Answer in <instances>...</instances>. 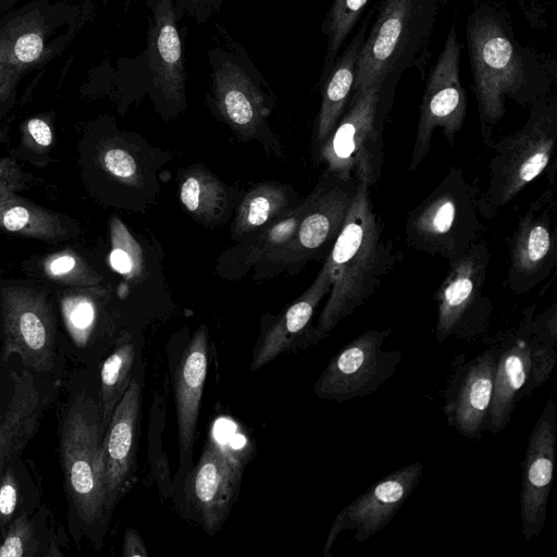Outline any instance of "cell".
<instances>
[{
  "mask_svg": "<svg viewBox=\"0 0 557 557\" xmlns=\"http://www.w3.org/2000/svg\"><path fill=\"white\" fill-rule=\"evenodd\" d=\"M479 195L461 169L450 168L432 193L408 212L407 244L418 251L440 256L448 264L455 262L482 234Z\"/></svg>",
  "mask_w": 557,
  "mask_h": 557,
  "instance_id": "cell-4",
  "label": "cell"
},
{
  "mask_svg": "<svg viewBox=\"0 0 557 557\" xmlns=\"http://www.w3.org/2000/svg\"><path fill=\"white\" fill-rule=\"evenodd\" d=\"M497 347L488 348L459 367L444 392L448 424L467 438L481 437L487 423L494 389Z\"/></svg>",
  "mask_w": 557,
  "mask_h": 557,
  "instance_id": "cell-17",
  "label": "cell"
},
{
  "mask_svg": "<svg viewBox=\"0 0 557 557\" xmlns=\"http://www.w3.org/2000/svg\"><path fill=\"white\" fill-rule=\"evenodd\" d=\"M423 466L419 461L407 465L371 485L363 494L345 506L336 516L324 545V557L338 535L354 530L352 541L364 543L384 529L395 517L418 485Z\"/></svg>",
  "mask_w": 557,
  "mask_h": 557,
  "instance_id": "cell-14",
  "label": "cell"
},
{
  "mask_svg": "<svg viewBox=\"0 0 557 557\" xmlns=\"http://www.w3.org/2000/svg\"><path fill=\"white\" fill-rule=\"evenodd\" d=\"M398 257L373 209L369 187L358 183L342 228L324 261L332 285L315 329L321 339L376 293Z\"/></svg>",
  "mask_w": 557,
  "mask_h": 557,
  "instance_id": "cell-2",
  "label": "cell"
},
{
  "mask_svg": "<svg viewBox=\"0 0 557 557\" xmlns=\"http://www.w3.org/2000/svg\"><path fill=\"white\" fill-rule=\"evenodd\" d=\"M53 143L50 125L42 119L27 121L18 147L12 152L13 158L28 160L33 164L45 165L51 161L49 157Z\"/></svg>",
  "mask_w": 557,
  "mask_h": 557,
  "instance_id": "cell-36",
  "label": "cell"
},
{
  "mask_svg": "<svg viewBox=\"0 0 557 557\" xmlns=\"http://www.w3.org/2000/svg\"><path fill=\"white\" fill-rule=\"evenodd\" d=\"M17 504V483L14 472L7 468L0 479V522L10 520Z\"/></svg>",
  "mask_w": 557,
  "mask_h": 557,
  "instance_id": "cell-40",
  "label": "cell"
},
{
  "mask_svg": "<svg viewBox=\"0 0 557 557\" xmlns=\"http://www.w3.org/2000/svg\"><path fill=\"white\" fill-rule=\"evenodd\" d=\"M99 164L111 177L128 185L140 178L138 163L134 156L117 144H104L98 153Z\"/></svg>",
  "mask_w": 557,
  "mask_h": 557,
  "instance_id": "cell-38",
  "label": "cell"
},
{
  "mask_svg": "<svg viewBox=\"0 0 557 557\" xmlns=\"http://www.w3.org/2000/svg\"><path fill=\"white\" fill-rule=\"evenodd\" d=\"M491 260L488 246L474 243L449 270L437 289V318L434 335L438 342L454 336L473 341L490 326L493 306L483 293Z\"/></svg>",
  "mask_w": 557,
  "mask_h": 557,
  "instance_id": "cell-9",
  "label": "cell"
},
{
  "mask_svg": "<svg viewBox=\"0 0 557 557\" xmlns=\"http://www.w3.org/2000/svg\"><path fill=\"white\" fill-rule=\"evenodd\" d=\"M46 407V399L29 372L14 383L10 403L0 421V479L9 461L34 436Z\"/></svg>",
  "mask_w": 557,
  "mask_h": 557,
  "instance_id": "cell-25",
  "label": "cell"
},
{
  "mask_svg": "<svg viewBox=\"0 0 557 557\" xmlns=\"http://www.w3.org/2000/svg\"><path fill=\"white\" fill-rule=\"evenodd\" d=\"M466 41L484 136L505 114L507 98L527 106L548 95L549 71L531 49L519 44L499 12L490 8L472 12Z\"/></svg>",
  "mask_w": 557,
  "mask_h": 557,
  "instance_id": "cell-1",
  "label": "cell"
},
{
  "mask_svg": "<svg viewBox=\"0 0 557 557\" xmlns=\"http://www.w3.org/2000/svg\"><path fill=\"white\" fill-rule=\"evenodd\" d=\"M460 55L461 45L453 23L444 48L426 78L409 163L410 171H414L429 153L435 128L440 127L453 146L456 134L463 125L467 96L460 78Z\"/></svg>",
  "mask_w": 557,
  "mask_h": 557,
  "instance_id": "cell-11",
  "label": "cell"
},
{
  "mask_svg": "<svg viewBox=\"0 0 557 557\" xmlns=\"http://www.w3.org/2000/svg\"><path fill=\"white\" fill-rule=\"evenodd\" d=\"M529 343L532 358V384L534 389L543 385L552 374L557 359V304L532 315L529 323Z\"/></svg>",
  "mask_w": 557,
  "mask_h": 557,
  "instance_id": "cell-32",
  "label": "cell"
},
{
  "mask_svg": "<svg viewBox=\"0 0 557 557\" xmlns=\"http://www.w3.org/2000/svg\"><path fill=\"white\" fill-rule=\"evenodd\" d=\"M140 405L141 388L138 381L133 379L102 436L107 513L111 512L135 481Z\"/></svg>",
  "mask_w": 557,
  "mask_h": 557,
  "instance_id": "cell-18",
  "label": "cell"
},
{
  "mask_svg": "<svg viewBox=\"0 0 557 557\" xmlns=\"http://www.w3.org/2000/svg\"><path fill=\"white\" fill-rule=\"evenodd\" d=\"M369 0H334L322 24L327 38L321 81L327 75L345 40L350 35Z\"/></svg>",
  "mask_w": 557,
  "mask_h": 557,
  "instance_id": "cell-34",
  "label": "cell"
},
{
  "mask_svg": "<svg viewBox=\"0 0 557 557\" xmlns=\"http://www.w3.org/2000/svg\"><path fill=\"white\" fill-rule=\"evenodd\" d=\"M556 445V406L549 398L529 436L523 459L520 517L525 541L539 536L546 522Z\"/></svg>",
  "mask_w": 557,
  "mask_h": 557,
  "instance_id": "cell-15",
  "label": "cell"
},
{
  "mask_svg": "<svg viewBox=\"0 0 557 557\" xmlns=\"http://www.w3.org/2000/svg\"><path fill=\"white\" fill-rule=\"evenodd\" d=\"M310 194L280 218L262 227L259 233L244 242L231 255L232 265L248 268L262 262L278 248L288 243L295 235L301 218L309 203Z\"/></svg>",
  "mask_w": 557,
  "mask_h": 557,
  "instance_id": "cell-29",
  "label": "cell"
},
{
  "mask_svg": "<svg viewBox=\"0 0 557 557\" xmlns=\"http://www.w3.org/2000/svg\"><path fill=\"white\" fill-rule=\"evenodd\" d=\"M358 183L325 173L310 193V203L293 238L262 262L265 265L299 271L320 257L335 242L351 206Z\"/></svg>",
  "mask_w": 557,
  "mask_h": 557,
  "instance_id": "cell-10",
  "label": "cell"
},
{
  "mask_svg": "<svg viewBox=\"0 0 557 557\" xmlns=\"http://www.w3.org/2000/svg\"><path fill=\"white\" fill-rule=\"evenodd\" d=\"M30 275L45 283L69 287H96L100 274L73 248L34 256L25 265Z\"/></svg>",
  "mask_w": 557,
  "mask_h": 557,
  "instance_id": "cell-28",
  "label": "cell"
},
{
  "mask_svg": "<svg viewBox=\"0 0 557 557\" xmlns=\"http://www.w3.org/2000/svg\"><path fill=\"white\" fill-rule=\"evenodd\" d=\"M444 0H380L373 24L359 50L352 91L373 84L395 86L407 69L421 78L428 47Z\"/></svg>",
  "mask_w": 557,
  "mask_h": 557,
  "instance_id": "cell-3",
  "label": "cell"
},
{
  "mask_svg": "<svg viewBox=\"0 0 557 557\" xmlns=\"http://www.w3.org/2000/svg\"><path fill=\"white\" fill-rule=\"evenodd\" d=\"M243 466L240 459L210 440L193 471L190 488L203 529L214 534L227 518L237 497Z\"/></svg>",
  "mask_w": 557,
  "mask_h": 557,
  "instance_id": "cell-19",
  "label": "cell"
},
{
  "mask_svg": "<svg viewBox=\"0 0 557 557\" xmlns=\"http://www.w3.org/2000/svg\"><path fill=\"white\" fill-rule=\"evenodd\" d=\"M557 264V202L546 188L518 221L509 244L506 286L527 294L552 273Z\"/></svg>",
  "mask_w": 557,
  "mask_h": 557,
  "instance_id": "cell-13",
  "label": "cell"
},
{
  "mask_svg": "<svg viewBox=\"0 0 557 557\" xmlns=\"http://www.w3.org/2000/svg\"><path fill=\"white\" fill-rule=\"evenodd\" d=\"M123 557H147L146 545L136 530L129 528L125 531L123 542Z\"/></svg>",
  "mask_w": 557,
  "mask_h": 557,
  "instance_id": "cell-42",
  "label": "cell"
},
{
  "mask_svg": "<svg viewBox=\"0 0 557 557\" xmlns=\"http://www.w3.org/2000/svg\"><path fill=\"white\" fill-rule=\"evenodd\" d=\"M0 231L58 245L78 235V223L67 215L51 211L0 188Z\"/></svg>",
  "mask_w": 557,
  "mask_h": 557,
  "instance_id": "cell-22",
  "label": "cell"
},
{
  "mask_svg": "<svg viewBox=\"0 0 557 557\" xmlns=\"http://www.w3.org/2000/svg\"><path fill=\"white\" fill-rule=\"evenodd\" d=\"M55 315L51 292L21 280H0L2 358L17 354L36 372H48L55 352Z\"/></svg>",
  "mask_w": 557,
  "mask_h": 557,
  "instance_id": "cell-8",
  "label": "cell"
},
{
  "mask_svg": "<svg viewBox=\"0 0 557 557\" xmlns=\"http://www.w3.org/2000/svg\"><path fill=\"white\" fill-rule=\"evenodd\" d=\"M134 360V344L132 338L124 334L102 363L100 371L99 412L102 433H104L116 405L131 385Z\"/></svg>",
  "mask_w": 557,
  "mask_h": 557,
  "instance_id": "cell-30",
  "label": "cell"
},
{
  "mask_svg": "<svg viewBox=\"0 0 557 557\" xmlns=\"http://www.w3.org/2000/svg\"><path fill=\"white\" fill-rule=\"evenodd\" d=\"M180 199L186 210L203 223L219 220L226 208V189L222 182L206 169L187 171L180 187Z\"/></svg>",
  "mask_w": 557,
  "mask_h": 557,
  "instance_id": "cell-31",
  "label": "cell"
},
{
  "mask_svg": "<svg viewBox=\"0 0 557 557\" xmlns=\"http://www.w3.org/2000/svg\"><path fill=\"white\" fill-rule=\"evenodd\" d=\"M214 96L220 114L240 135H253L267 115L262 95L233 63L215 72Z\"/></svg>",
  "mask_w": 557,
  "mask_h": 557,
  "instance_id": "cell-24",
  "label": "cell"
},
{
  "mask_svg": "<svg viewBox=\"0 0 557 557\" xmlns=\"http://www.w3.org/2000/svg\"><path fill=\"white\" fill-rule=\"evenodd\" d=\"M33 178L12 156L0 159V188L20 191L26 189Z\"/></svg>",
  "mask_w": 557,
  "mask_h": 557,
  "instance_id": "cell-39",
  "label": "cell"
},
{
  "mask_svg": "<svg viewBox=\"0 0 557 557\" xmlns=\"http://www.w3.org/2000/svg\"><path fill=\"white\" fill-rule=\"evenodd\" d=\"M208 369V331L201 325L193 335L176 368L174 394L182 456L193 449Z\"/></svg>",
  "mask_w": 557,
  "mask_h": 557,
  "instance_id": "cell-20",
  "label": "cell"
},
{
  "mask_svg": "<svg viewBox=\"0 0 557 557\" xmlns=\"http://www.w3.org/2000/svg\"><path fill=\"white\" fill-rule=\"evenodd\" d=\"M42 50V40L36 34H25L15 45V54L22 62H30L39 57Z\"/></svg>",
  "mask_w": 557,
  "mask_h": 557,
  "instance_id": "cell-41",
  "label": "cell"
},
{
  "mask_svg": "<svg viewBox=\"0 0 557 557\" xmlns=\"http://www.w3.org/2000/svg\"><path fill=\"white\" fill-rule=\"evenodd\" d=\"M372 14L373 11L368 13L356 35L335 59L323 79L321 106L313 136L317 151L327 139L348 104L354 89L359 50L368 33Z\"/></svg>",
  "mask_w": 557,
  "mask_h": 557,
  "instance_id": "cell-23",
  "label": "cell"
},
{
  "mask_svg": "<svg viewBox=\"0 0 557 557\" xmlns=\"http://www.w3.org/2000/svg\"><path fill=\"white\" fill-rule=\"evenodd\" d=\"M109 230L111 268L127 280H137L144 272L143 248L117 216L110 219Z\"/></svg>",
  "mask_w": 557,
  "mask_h": 557,
  "instance_id": "cell-35",
  "label": "cell"
},
{
  "mask_svg": "<svg viewBox=\"0 0 557 557\" xmlns=\"http://www.w3.org/2000/svg\"><path fill=\"white\" fill-rule=\"evenodd\" d=\"M40 544L34 522L25 515L16 518L0 543V557H26L40 555Z\"/></svg>",
  "mask_w": 557,
  "mask_h": 557,
  "instance_id": "cell-37",
  "label": "cell"
},
{
  "mask_svg": "<svg viewBox=\"0 0 557 557\" xmlns=\"http://www.w3.org/2000/svg\"><path fill=\"white\" fill-rule=\"evenodd\" d=\"M535 306L527 308L517 329L495 338L497 358L494 389L485 431L496 435L509 424L516 406L531 396L532 358L529 323Z\"/></svg>",
  "mask_w": 557,
  "mask_h": 557,
  "instance_id": "cell-16",
  "label": "cell"
},
{
  "mask_svg": "<svg viewBox=\"0 0 557 557\" xmlns=\"http://www.w3.org/2000/svg\"><path fill=\"white\" fill-rule=\"evenodd\" d=\"M392 88L373 84L352 91L336 126L317 151L326 165L325 173L355 180L369 188L377 183L384 162L387 90Z\"/></svg>",
  "mask_w": 557,
  "mask_h": 557,
  "instance_id": "cell-6",
  "label": "cell"
},
{
  "mask_svg": "<svg viewBox=\"0 0 557 557\" xmlns=\"http://www.w3.org/2000/svg\"><path fill=\"white\" fill-rule=\"evenodd\" d=\"M150 38L149 49L156 82L169 100L180 103L184 99L185 73L180 36L170 0L159 2Z\"/></svg>",
  "mask_w": 557,
  "mask_h": 557,
  "instance_id": "cell-26",
  "label": "cell"
},
{
  "mask_svg": "<svg viewBox=\"0 0 557 557\" xmlns=\"http://www.w3.org/2000/svg\"><path fill=\"white\" fill-rule=\"evenodd\" d=\"M292 188L278 183H263L253 187L242 200L233 225V236L253 234L273 222L297 202Z\"/></svg>",
  "mask_w": 557,
  "mask_h": 557,
  "instance_id": "cell-27",
  "label": "cell"
},
{
  "mask_svg": "<svg viewBox=\"0 0 557 557\" xmlns=\"http://www.w3.org/2000/svg\"><path fill=\"white\" fill-rule=\"evenodd\" d=\"M95 287H69L60 290L58 302L64 326L79 347L87 345L97 324L98 306Z\"/></svg>",
  "mask_w": 557,
  "mask_h": 557,
  "instance_id": "cell-33",
  "label": "cell"
},
{
  "mask_svg": "<svg viewBox=\"0 0 557 557\" xmlns=\"http://www.w3.org/2000/svg\"><path fill=\"white\" fill-rule=\"evenodd\" d=\"M331 285V272L324 263L310 287L267 330L255 349L251 370L264 367L292 347L307 330L315 308L329 294Z\"/></svg>",
  "mask_w": 557,
  "mask_h": 557,
  "instance_id": "cell-21",
  "label": "cell"
},
{
  "mask_svg": "<svg viewBox=\"0 0 557 557\" xmlns=\"http://www.w3.org/2000/svg\"><path fill=\"white\" fill-rule=\"evenodd\" d=\"M557 139V100L548 95L535 100L525 124L493 144L488 182L479 195L482 216L491 219L549 163Z\"/></svg>",
  "mask_w": 557,
  "mask_h": 557,
  "instance_id": "cell-5",
  "label": "cell"
},
{
  "mask_svg": "<svg viewBox=\"0 0 557 557\" xmlns=\"http://www.w3.org/2000/svg\"><path fill=\"white\" fill-rule=\"evenodd\" d=\"M102 436L99 404L77 396L63 417L60 451L69 494L86 523L98 522L107 513Z\"/></svg>",
  "mask_w": 557,
  "mask_h": 557,
  "instance_id": "cell-7",
  "label": "cell"
},
{
  "mask_svg": "<svg viewBox=\"0 0 557 557\" xmlns=\"http://www.w3.org/2000/svg\"><path fill=\"white\" fill-rule=\"evenodd\" d=\"M392 331L369 330L349 342L322 371L314 383V394L344 403L375 392L395 373L403 358L399 350H383Z\"/></svg>",
  "mask_w": 557,
  "mask_h": 557,
  "instance_id": "cell-12",
  "label": "cell"
}]
</instances>
